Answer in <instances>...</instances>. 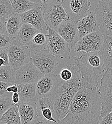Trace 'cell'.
<instances>
[{"label": "cell", "mask_w": 112, "mask_h": 124, "mask_svg": "<svg viewBox=\"0 0 112 124\" xmlns=\"http://www.w3.org/2000/svg\"><path fill=\"white\" fill-rule=\"evenodd\" d=\"M12 39L8 34H0V49L7 48L10 46Z\"/></svg>", "instance_id": "f1b7e54d"}, {"label": "cell", "mask_w": 112, "mask_h": 124, "mask_svg": "<svg viewBox=\"0 0 112 124\" xmlns=\"http://www.w3.org/2000/svg\"><path fill=\"white\" fill-rule=\"evenodd\" d=\"M95 13L99 26V31L104 36H112V0L99 1Z\"/></svg>", "instance_id": "52a82bcc"}, {"label": "cell", "mask_w": 112, "mask_h": 124, "mask_svg": "<svg viewBox=\"0 0 112 124\" xmlns=\"http://www.w3.org/2000/svg\"><path fill=\"white\" fill-rule=\"evenodd\" d=\"M81 74V84L68 112L56 124H99L102 104L99 92V78L92 70L74 56Z\"/></svg>", "instance_id": "6da1fadb"}, {"label": "cell", "mask_w": 112, "mask_h": 124, "mask_svg": "<svg viewBox=\"0 0 112 124\" xmlns=\"http://www.w3.org/2000/svg\"><path fill=\"white\" fill-rule=\"evenodd\" d=\"M54 29L66 41L71 49L74 50L80 39L76 24L67 20Z\"/></svg>", "instance_id": "7c38bea8"}, {"label": "cell", "mask_w": 112, "mask_h": 124, "mask_svg": "<svg viewBox=\"0 0 112 124\" xmlns=\"http://www.w3.org/2000/svg\"><path fill=\"white\" fill-rule=\"evenodd\" d=\"M13 94L0 97V118L3 114L13 105L12 100Z\"/></svg>", "instance_id": "83f0119b"}, {"label": "cell", "mask_w": 112, "mask_h": 124, "mask_svg": "<svg viewBox=\"0 0 112 124\" xmlns=\"http://www.w3.org/2000/svg\"><path fill=\"white\" fill-rule=\"evenodd\" d=\"M12 3L10 0H0V16L5 19L13 13Z\"/></svg>", "instance_id": "4316f807"}, {"label": "cell", "mask_w": 112, "mask_h": 124, "mask_svg": "<svg viewBox=\"0 0 112 124\" xmlns=\"http://www.w3.org/2000/svg\"><path fill=\"white\" fill-rule=\"evenodd\" d=\"M47 34L39 31L33 36L27 46L30 49L31 52H33L47 48Z\"/></svg>", "instance_id": "d4e9b609"}, {"label": "cell", "mask_w": 112, "mask_h": 124, "mask_svg": "<svg viewBox=\"0 0 112 124\" xmlns=\"http://www.w3.org/2000/svg\"><path fill=\"white\" fill-rule=\"evenodd\" d=\"M47 29L48 31L47 48L48 50L59 59H70L72 49L68 44L54 29L47 25Z\"/></svg>", "instance_id": "8992f818"}, {"label": "cell", "mask_w": 112, "mask_h": 124, "mask_svg": "<svg viewBox=\"0 0 112 124\" xmlns=\"http://www.w3.org/2000/svg\"><path fill=\"white\" fill-rule=\"evenodd\" d=\"M13 104L14 105H19L20 103L19 95L18 93H13L12 97Z\"/></svg>", "instance_id": "836d02e7"}, {"label": "cell", "mask_w": 112, "mask_h": 124, "mask_svg": "<svg viewBox=\"0 0 112 124\" xmlns=\"http://www.w3.org/2000/svg\"><path fill=\"white\" fill-rule=\"evenodd\" d=\"M7 19L0 16V34H7L6 29Z\"/></svg>", "instance_id": "4dcf8cb0"}, {"label": "cell", "mask_w": 112, "mask_h": 124, "mask_svg": "<svg viewBox=\"0 0 112 124\" xmlns=\"http://www.w3.org/2000/svg\"><path fill=\"white\" fill-rule=\"evenodd\" d=\"M104 35L99 31L80 38L74 48L75 53L100 51L104 43Z\"/></svg>", "instance_id": "30bf717a"}, {"label": "cell", "mask_w": 112, "mask_h": 124, "mask_svg": "<svg viewBox=\"0 0 112 124\" xmlns=\"http://www.w3.org/2000/svg\"><path fill=\"white\" fill-rule=\"evenodd\" d=\"M15 71L10 65L0 67V82L11 83L15 84Z\"/></svg>", "instance_id": "484cf974"}, {"label": "cell", "mask_w": 112, "mask_h": 124, "mask_svg": "<svg viewBox=\"0 0 112 124\" xmlns=\"http://www.w3.org/2000/svg\"><path fill=\"white\" fill-rule=\"evenodd\" d=\"M56 0H41L43 9L44 10L47 6H48L49 5L53 3Z\"/></svg>", "instance_id": "d590c367"}, {"label": "cell", "mask_w": 112, "mask_h": 124, "mask_svg": "<svg viewBox=\"0 0 112 124\" xmlns=\"http://www.w3.org/2000/svg\"><path fill=\"white\" fill-rule=\"evenodd\" d=\"M80 38L99 31L100 28L94 11L89 12L76 23Z\"/></svg>", "instance_id": "9a60e30c"}, {"label": "cell", "mask_w": 112, "mask_h": 124, "mask_svg": "<svg viewBox=\"0 0 112 124\" xmlns=\"http://www.w3.org/2000/svg\"><path fill=\"white\" fill-rule=\"evenodd\" d=\"M81 84L80 70L75 73L72 79L68 81H61L56 78L54 87L47 96L51 101L58 122L67 115L70 104L78 92Z\"/></svg>", "instance_id": "7a4b0ae2"}, {"label": "cell", "mask_w": 112, "mask_h": 124, "mask_svg": "<svg viewBox=\"0 0 112 124\" xmlns=\"http://www.w3.org/2000/svg\"><path fill=\"white\" fill-rule=\"evenodd\" d=\"M99 124H112V111L102 117Z\"/></svg>", "instance_id": "d6a6232c"}, {"label": "cell", "mask_w": 112, "mask_h": 124, "mask_svg": "<svg viewBox=\"0 0 112 124\" xmlns=\"http://www.w3.org/2000/svg\"><path fill=\"white\" fill-rule=\"evenodd\" d=\"M39 31L31 24L23 23L18 32L17 39L22 43L27 46L33 36Z\"/></svg>", "instance_id": "7402d4cb"}, {"label": "cell", "mask_w": 112, "mask_h": 124, "mask_svg": "<svg viewBox=\"0 0 112 124\" xmlns=\"http://www.w3.org/2000/svg\"><path fill=\"white\" fill-rule=\"evenodd\" d=\"M8 53L10 65L15 71L31 61L30 49L17 39H12L8 47Z\"/></svg>", "instance_id": "3957f363"}, {"label": "cell", "mask_w": 112, "mask_h": 124, "mask_svg": "<svg viewBox=\"0 0 112 124\" xmlns=\"http://www.w3.org/2000/svg\"></svg>", "instance_id": "b9f144b4"}, {"label": "cell", "mask_w": 112, "mask_h": 124, "mask_svg": "<svg viewBox=\"0 0 112 124\" xmlns=\"http://www.w3.org/2000/svg\"><path fill=\"white\" fill-rule=\"evenodd\" d=\"M80 56H77L82 64L100 76L105 71L103 57L100 51L90 53L81 52Z\"/></svg>", "instance_id": "4fadbf2b"}, {"label": "cell", "mask_w": 112, "mask_h": 124, "mask_svg": "<svg viewBox=\"0 0 112 124\" xmlns=\"http://www.w3.org/2000/svg\"><path fill=\"white\" fill-rule=\"evenodd\" d=\"M22 23L20 15L15 12H13L7 19L6 29L7 34L11 39H17L18 32Z\"/></svg>", "instance_id": "ffe728a7"}, {"label": "cell", "mask_w": 112, "mask_h": 124, "mask_svg": "<svg viewBox=\"0 0 112 124\" xmlns=\"http://www.w3.org/2000/svg\"><path fill=\"white\" fill-rule=\"evenodd\" d=\"M62 2L68 20L75 24L88 15L91 7L90 0H62Z\"/></svg>", "instance_id": "ba28073f"}, {"label": "cell", "mask_w": 112, "mask_h": 124, "mask_svg": "<svg viewBox=\"0 0 112 124\" xmlns=\"http://www.w3.org/2000/svg\"><path fill=\"white\" fill-rule=\"evenodd\" d=\"M0 50H1V49H0Z\"/></svg>", "instance_id": "ab89813d"}, {"label": "cell", "mask_w": 112, "mask_h": 124, "mask_svg": "<svg viewBox=\"0 0 112 124\" xmlns=\"http://www.w3.org/2000/svg\"><path fill=\"white\" fill-rule=\"evenodd\" d=\"M44 19L49 27L55 29L64 21L68 20L61 0H56L43 10Z\"/></svg>", "instance_id": "9c48e42d"}, {"label": "cell", "mask_w": 112, "mask_h": 124, "mask_svg": "<svg viewBox=\"0 0 112 124\" xmlns=\"http://www.w3.org/2000/svg\"><path fill=\"white\" fill-rule=\"evenodd\" d=\"M18 88L17 85L14 84L11 86H9L7 88V92L9 93H18Z\"/></svg>", "instance_id": "e575fe53"}, {"label": "cell", "mask_w": 112, "mask_h": 124, "mask_svg": "<svg viewBox=\"0 0 112 124\" xmlns=\"http://www.w3.org/2000/svg\"><path fill=\"white\" fill-rule=\"evenodd\" d=\"M31 62L44 75L53 73L59 62V58L47 48L31 52Z\"/></svg>", "instance_id": "277c9868"}, {"label": "cell", "mask_w": 112, "mask_h": 124, "mask_svg": "<svg viewBox=\"0 0 112 124\" xmlns=\"http://www.w3.org/2000/svg\"></svg>", "instance_id": "7bdbcfd3"}, {"label": "cell", "mask_w": 112, "mask_h": 124, "mask_svg": "<svg viewBox=\"0 0 112 124\" xmlns=\"http://www.w3.org/2000/svg\"><path fill=\"white\" fill-rule=\"evenodd\" d=\"M44 75L30 61L15 71V84L36 83Z\"/></svg>", "instance_id": "8fae6325"}, {"label": "cell", "mask_w": 112, "mask_h": 124, "mask_svg": "<svg viewBox=\"0 0 112 124\" xmlns=\"http://www.w3.org/2000/svg\"><path fill=\"white\" fill-rule=\"evenodd\" d=\"M13 85L14 84L11 83L0 82V97L12 94L7 92V88Z\"/></svg>", "instance_id": "f546056e"}, {"label": "cell", "mask_w": 112, "mask_h": 124, "mask_svg": "<svg viewBox=\"0 0 112 124\" xmlns=\"http://www.w3.org/2000/svg\"><path fill=\"white\" fill-rule=\"evenodd\" d=\"M13 11L19 15L25 13L34 8L42 7L41 4L32 3L28 0H10Z\"/></svg>", "instance_id": "cb8c5ba5"}, {"label": "cell", "mask_w": 112, "mask_h": 124, "mask_svg": "<svg viewBox=\"0 0 112 124\" xmlns=\"http://www.w3.org/2000/svg\"><path fill=\"white\" fill-rule=\"evenodd\" d=\"M55 82L56 77L53 73L44 75L36 83L37 99L48 96L53 88Z\"/></svg>", "instance_id": "2e32d148"}, {"label": "cell", "mask_w": 112, "mask_h": 124, "mask_svg": "<svg viewBox=\"0 0 112 124\" xmlns=\"http://www.w3.org/2000/svg\"><path fill=\"white\" fill-rule=\"evenodd\" d=\"M38 115L41 116L50 122L57 124L54 110L51 100L48 96L38 98L36 100Z\"/></svg>", "instance_id": "e0dca14e"}, {"label": "cell", "mask_w": 112, "mask_h": 124, "mask_svg": "<svg viewBox=\"0 0 112 124\" xmlns=\"http://www.w3.org/2000/svg\"><path fill=\"white\" fill-rule=\"evenodd\" d=\"M20 103L35 101L36 98V83L17 85Z\"/></svg>", "instance_id": "d6986e66"}, {"label": "cell", "mask_w": 112, "mask_h": 124, "mask_svg": "<svg viewBox=\"0 0 112 124\" xmlns=\"http://www.w3.org/2000/svg\"><path fill=\"white\" fill-rule=\"evenodd\" d=\"M99 1H110L112 0H99Z\"/></svg>", "instance_id": "74e56055"}, {"label": "cell", "mask_w": 112, "mask_h": 124, "mask_svg": "<svg viewBox=\"0 0 112 124\" xmlns=\"http://www.w3.org/2000/svg\"><path fill=\"white\" fill-rule=\"evenodd\" d=\"M105 71L112 69V36H104V43L100 51Z\"/></svg>", "instance_id": "44dd1931"}, {"label": "cell", "mask_w": 112, "mask_h": 124, "mask_svg": "<svg viewBox=\"0 0 112 124\" xmlns=\"http://www.w3.org/2000/svg\"><path fill=\"white\" fill-rule=\"evenodd\" d=\"M20 15L23 23H29L38 31L46 34H48L42 7L34 8Z\"/></svg>", "instance_id": "5bb4252c"}, {"label": "cell", "mask_w": 112, "mask_h": 124, "mask_svg": "<svg viewBox=\"0 0 112 124\" xmlns=\"http://www.w3.org/2000/svg\"><path fill=\"white\" fill-rule=\"evenodd\" d=\"M0 124H6L5 123H2V122H0Z\"/></svg>", "instance_id": "f35d334b"}, {"label": "cell", "mask_w": 112, "mask_h": 124, "mask_svg": "<svg viewBox=\"0 0 112 124\" xmlns=\"http://www.w3.org/2000/svg\"><path fill=\"white\" fill-rule=\"evenodd\" d=\"M99 92L102 104V117L112 111V69L105 70L100 80Z\"/></svg>", "instance_id": "5b68a950"}, {"label": "cell", "mask_w": 112, "mask_h": 124, "mask_svg": "<svg viewBox=\"0 0 112 124\" xmlns=\"http://www.w3.org/2000/svg\"><path fill=\"white\" fill-rule=\"evenodd\" d=\"M19 107V105L13 104L0 118V122L6 124H22Z\"/></svg>", "instance_id": "603a6c76"}, {"label": "cell", "mask_w": 112, "mask_h": 124, "mask_svg": "<svg viewBox=\"0 0 112 124\" xmlns=\"http://www.w3.org/2000/svg\"><path fill=\"white\" fill-rule=\"evenodd\" d=\"M55 124L52 122H50L45 119L41 116L38 115V117L30 124Z\"/></svg>", "instance_id": "1f68e13d"}, {"label": "cell", "mask_w": 112, "mask_h": 124, "mask_svg": "<svg viewBox=\"0 0 112 124\" xmlns=\"http://www.w3.org/2000/svg\"><path fill=\"white\" fill-rule=\"evenodd\" d=\"M28 0L32 2V3H34L42 5V1H41V0Z\"/></svg>", "instance_id": "8d00e7d4"}, {"label": "cell", "mask_w": 112, "mask_h": 124, "mask_svg": "<svg viewBox=\"0 0 112 124\" xmlns=\"http://www.w3.org/2000/svg\"><path fill=\"white\" fill-rule=\"evenodd\" d=\"M61 0V1H62V0Z\"/></svg>", "instance_id": "60d3db41"}, {"label": "cell", "mask_w": 112, "mask_h": 124, "mask_svg": "<svg viewBox=\"0 0 112 124\" xmlns=\"http://www.w3.org/2000/svg\"><path fill=\"white\" fill-rule=\"evenodd\" d=\"M19 111L22 124H30L38 117L36 101L29 103H20Z\"/></svg>", "instance_id": "ac0fdd59"}]
</instances>
